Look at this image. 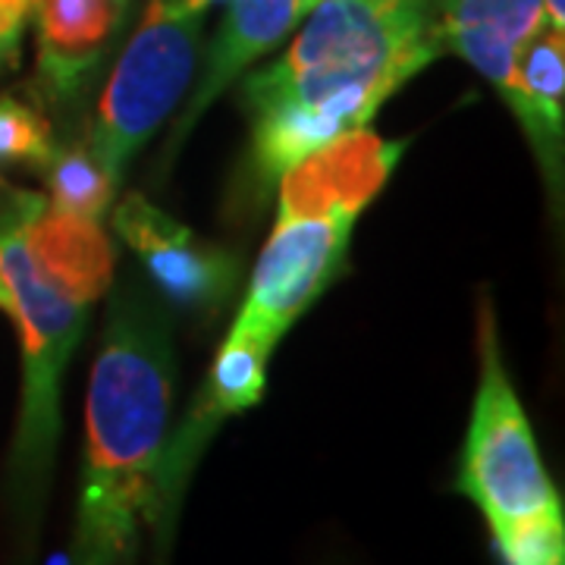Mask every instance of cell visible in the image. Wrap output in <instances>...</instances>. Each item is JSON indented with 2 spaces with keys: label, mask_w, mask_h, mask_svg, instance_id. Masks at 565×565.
Listing matches in <instances>:
<instances>
[{
  "label": "cell",
  "mask_w": 565,
  "mask_h": 565,
  "mask_svg": "<svg viewBox=\"0 0 565 565\" xmlns=\"http://www.w3.org/2000/svg\"><path fill=\"white\" fill-rule=\"evenodd\" d=\"M444 54L434 0H323L277 61L239 76L248 189L270 192L289 163L367 126Z\"/></svg>",
  "instance_id": "6da1fadb"
},
{
  "label": "cell",
  "mask_w": 565,
  "mask_h": 565,
  "mask_svg": "<svg viewBox=\"0 0 565 565\" xmlns=\"http://www.w3.org/2000/svg\"><path fill=\"white\" fill-rule=\"evenodd\" d=\"M177 349L161 299L136 280L110 286L102 349L85 396L76 565H129L173 430Z\"/></svg>",
  "instance_id": "7a4b0ae2"
},
{
  "label": "cell",
  "mask_w": 565,
  "mask_h": 565,
  "mask_svg": "<svg viewBox=\"0 0 565 565\" xmlns=\"http://www.w3.org/2000/svg\"><path fill=\"white\" fill-rule=\"evenodd\" d=\"M0 311L13 321L22 352L20 424L10 452V490L25 531V563L35 544L41 503L61 444V393L88 311L70 302L35 270L13 233L0 192Z\"/></svg>",
  "instance_id": "3957f363"
},
{
  "label": "cell",
  "mask_w": 565,
  "mask_h": 565,
  "mask_svg": "<svg viewBox=\"0 0 565 565\" xmlns=\"http://www.w3.org/2000/svg\"><path fill=\"white\" fill-rule=\"evenodd\" d=\"M211 7L214 0H145L139 25L107 73L95 122L85 132L92 154L117 182L192 92Z\"/></svg>",
  "instance_id": "277c9868"
},
{
  "label": "cell",
  "mask_w": 565,
  "mask_h": 565,
  "mask_svg": "<svg viewBox=\"0 0 565 565\" xmlns=\"http://www.w3.org/2000/svg\"><path fill=\"white\" fill-rule=\"evenodd\" d=\"M481 384L465 437L459 493L484 512L490 531L531 515L563 512V500L546 475L534 430L503 364L490 302L481 305Z\"/></svg>",
  "instance_id": "5b68a950"
},
{
  "label": "cell",
  "mask_w": 565,
  "mask_h": 565,
  "mask_svg": "<svg viewBox=\"0 0 565 565\" xmlns=\"http://www.w3.org/2000/svg\"><path fill=\"white\" fill-rule=\"evenodd\" d=\"M352 230L355 221H277L230 333L277 349L345 270Z\"/></svg>",
  "instance_id": "8992f818"
},
{
  "label": "cell",
  "mask_w": 565,
  "mask_h": 565,
  "mask_svg": "<svg viewBox=\"0 0 565 565\" xmlns=\"http://www.w3.org/2000/svg\"><path fill=\"white\" fill-rule=\"evenodd\" d=\"M274 349L258 343L252 337L230 333L217 349L211 371L199 386L192 405L185 408L177 430H170V444L163 449L158 481H154V519L161 544H170V534L177 525L185 484L202 459L204 446L221 430V424L245 408L262 403L264 386H267V362Z\"/></svg>",
  "instance_id": "52a82bcc"
},
{
  "label": "cell",
  "mask_w": 565,
  "mask_h": 565,
  "mask_svg": "<svg viewBox=\"0 0 565 565\" xmlns=\"http://www.w3.org/2000/svg\"><path fill=\"white\" fill-rule=\"evenodd\" d=\"M114 230L145 267L154 296L180 311H217L239 280V258L199 239L185 223L129 192L114 211Z\"/></svg>",
  "instance_id": "ba28073f"
},
{
  "label": "cell",
  "mask_w": 565,
  "mask_h": 565,
  "mask_svg": "<svg viewBox=\"0 0 565 565\" xmlns=\"http://www.w3.org/2000/svg\"><path fill=\"white\" fill-rule=\"evenodd\" d=\"M129 0H32L35 92L73 122L120 47Z\"/></svg>",
  "instance_id": "9c48e42d"
},
{
  "label": "cell",
  "mask_w": 565,
  "mask_h": 565,
  "mask_svg": "<svg viewBox=\"0 0 565 565\" xmlns=\"http://www.w3.org/2000/svg\"><path fill=\"white\" fill-rule=\"evenodd\" d=\"M405 141L345 129L289 163L277 180V221H359L403 161Z\"/></svg>",
  "instance_id": "30bf717a"
},
{
  "label": "cell",
  "mask_w": 565,
  "mask_h": 565,
  "mask_svg": "<svg viewBox=\"0 0 565 565\" xmlns=\"http://www.w3.org/2000/svg\"><path fill=\"white\" fill-rule=\"evenodd\" d=\"M13 233L44 280L70 302L92 308L114 286L117 248L104 221L57 207L47 195L0 182Z\"/></svg>",
  "instance_id": "8fae6325"
},
{
  "label": "cell",
  "mask_w": 565,
  "mask_h": 565,
  "mask_svg": "<svg viewBox=\"0 0 565 565\" xmlns=\"http://www.w3.org/2000/svg\"><path fill=\"white\" fill-rule=\"evenodd\" d=\"M299 22L302 13L296 0H230L221 29L204 54L202 73L195 76V85L182 104V114L170 126V136L161 151L163 163H173L182 141L192 136L195 122L207 114V107L233 82H239L252 63L262 61L267 51H274Z\"/></svg>",
  "instance_id": "7c38bea8"
},
{
  "label": "cell",
  "mask_w": 565,
  "mask_h": 565,
  "mask_svg": "<svg viewBox=\"0 0 565 565\" xmlns=\"http://www.w3.org/2000/svg\"><path fill=\"white\" fill-rule=\"evenodd\" d=\"M505 107L522 122L525 139L544 173L550 202L563 207L565 170V39L563 25L546 20L531 39L519 47Z\"/></svg>",
  "instance_id": "4fadbf2b"
},
{
  "label": "cell",
  "mask_w": 565,
  "mask_h": 565,
  "mask_svg": "<svg viewBox=\"0 0 565 565\" xmlns=\"http://www.w3.org/2000/svg\"><path fill=\"white\" fill-rule=\"evenodd\" d=\"M434 10L446 51L475 66L500 98L519 47L550 20L544 0H434Z\"/></svg>",
  "instance_id": "5bb4252c"
},
{
  "label": "cell",
  "mask_w": 565,
  "mask_h": 565,
  "mask_svg": "<svg viewBox=\"0 0 565 565\" xmlns=\"http://www.w3.org/2000/svg\"><path fill=\"white\" fill-rule=\"evenodd\" d=\"M39 173L44 177L51 202L95 221H104V214L114 207V199L120 192V182L92 154L85 139L57 141Z\"/></svg>",
  "instance_id": "9a60e30c"
},
{
  "label": "cell",
  "mask_w": 565,
  "mask_h": 565,
  "mask_svg": "<svg viewBox=\"0 0 565 565\" xmlns=\"http://www.w3.org/2000/svg\"><path fill=\"white\" fill-rule=\"evenodd\" d=\"M54 126L39 107L13 95H0V163H20L41 170L54 151Z\"/></svg>",
  "instance_id": "2e32d148"
},
{
  "label": "cell",
  "mask_w": 565,
  "mask_h": 565,
  "mask_svg": "<svg viewBox=\"0 0 565 565\" xmlns=\"http://www.w3.org/2000/svg\"><path fill=\"white\" fill-rule=\"evenodd\" d=\"M503 565H565L563 512L531 515L493 531Z\"/></svg>",
  "instance_id": "e0dca14e"
},
{
  "label": "cell",
  "mask_w": 565,
  "mask_h": 565,
  "mask_svg": "<svg viewBox=\"0 0 565 565\" xmlns=\"http://www.w3.org/2000/svg\"><path fill=\"white\" fill-rule=\"evenodd\" d=\"M544 10L553 25H563L565 29V0H544Z\"/></svg>",
  "instance_id": "ac0fdd59"
},
{
  "label": "cell",
  "mask_w": 565,
  "mask_h": 565,
  "mask_svg": "<svg viewBox=\"0 0 565 565\" xmlns=\"http://www.w3.org/2000/svg\"><path fill=\"white\" fill-rule=\"evenodd\" d=\"M323 0H296V7H299V13H302V20L315 10V7H321Z\"/></svg>",
  "instance_id": "d6986e66"
},
{
  "label": "cell",
  "mask_w": 565,
  "mask_h": 565,
  "mask_svg": "<svg viewBox=\"0 0 565 565\" xmlns=\"http://www.w3.org/2000/svg\"><path fill=\"white\" fill-rule=\"evenodd\" d=\"M129 3H136V0H129Z\"/></svg>",
  "instance_id": "ffe728a7"
}]
</instances>
